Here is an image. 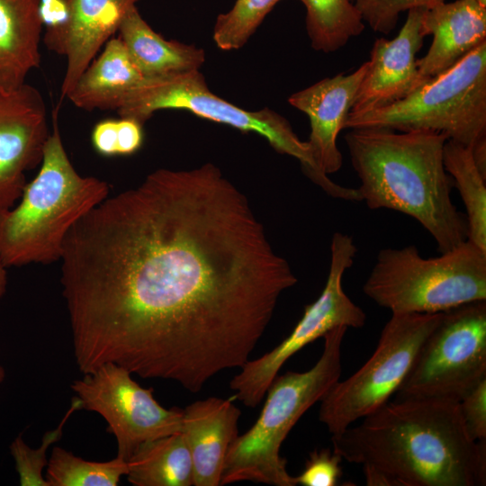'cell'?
Returning a JSON list of instances; mask_svg holds the SVG:
<instances>
[{
    "mask_svg": "<svg viewBox=\"0 0 486 486\" xmlns=\"http://www.w3.org/2000/svg\"><path fill=\"white\" fill-rule=\"evenodd\" d=\"M59 261L80 372L113 363L191 392L249 360L297 283L211 163L158 169L107 196L71 228Z\"/></svg>",
    "mask_w": 486,
    "mask_h": 486,
    "instance_id": "1",
    "label": "cell"
},
{
    "mask_svg": "<svg viewBox=\"0 0 486 486\" xmlns=\"http://www.w3.org/2000/svg\"><path fill=\"white\" fill-rule=\"evenodd\" d=\"M362 419L331 436L348 463L380 470L394 486L485 485L486 440L470 437L459 401L396 399Z\"/></svg>",
    "mask_w": 486,
    "mask_h": 486,
    "instance_id": "2",
    "label": "cell"
},
{
    "mask_svg": "<svg viewBox=\"0 0 486 486\" xmlns=\"http://www.w3.org/2000/svg\"><path fill=\"white\" fill-rule=\"evenodd\" d=\"M448 137L428 130L352 129L345 140L360 180L362 202L412 217L444 253L467 239V222L453 203L443 148Z\"/></svg>",
    "mask_w": 486,
    "mask_h": 486,
    "instance_id": "3",
    "label": "cell"
},
{
    "mask_svg": "<svg viewBox=\"0 0 486 486\" xmlns=\"http://www.w3.org/2000/svg\"><path fill=\"white\" fill-rule=\"evenodd\" d=\"M52 113V131L40 168L14 207L0 209V259L6 267L59 261L71 228L109 194L106 182L82 176L64 148Z\"/></svg>",
    "mask_w": 486,
    "mask_h": 486,
    "instance_id": "4",
    "label": "cell"
},
{
    "mask_svg": "<svg viewBox=\"0 0 486 486\" xmlns=\"http://www.w3.org/2000/svg\"><path fill=\"white\" fill-rule=\"evenodd\" d=\"M347 328L340 326L324 335L317 363L305 372L277 375L255 424L230 445L220 485L249 481L274 486H295L280 454L283 442L302 416L339 380L341 348Z\"/></svg>",
    "mask_w": 486,
    "mask_h": 486,
    "instance_id": "5",
    "label": "cell"
},
{
    "mask_svg": "<svg viewBox=\"0 0 486 486\" xmlns=\"http://www.w3.org/2000/svg\"><path fill=\"white\" fill-rule=\"evenodd\" d=\"M363 291L392 313H438L486 301V252L467 239L435 257L413 245L382 248Z\"/></svg>",
    "mask_w": 486,
    "mask_h": 486,
    "instance_id": "6",
    "label": "cell"
},
{
    "mask_svg": "<svg viewBox=\"0 0 486 486\" xmlns=\"http://www.w3.org/2000/svg\"><path fill=\"white\" fill-rule=\"evenodd\" d=\"M345 128L428 130L472 148L486 139V41L406 97L349 112Z\"/></svg>",
    "mask_w": 486,
    "mask_h": 486,
    "instance_id": "7",
    "label": "cell"
},
{
    "mask_svg": "<svg viewBox=\"0 0 486 486\" xmlns=\"http://www.w3.org/2000/svg\"><path fill=\"white\" fill-rule=\"evenodd\" d=\"M162 109H183L201 118L264 137L280 154L296 158L303 173L320 188L330 182L317 166L307 141L293 131L286 118L274 110L248 111L212 93L200 70L145 77L124 97L117 112L143 124Z\"/></svg>",
    "mask_w": 486,
    "mask_h": 486,
    "instance_id": "8",
    "label": "cell"
},
{
    "mask_svg": "<svg viewBox=\"0 0 486 486\" xmlns=\"http://www.w3.org/2000/svg\"><path fill=\"white\" fill-rule=\"evenodd\" d=\"M438 313H392L371 357L351 376L338 381L320 400V420L331 436L374 412L395 394Z\"/></svg>",
    "mask_w": 486,
    "mask_h": 486,
    "instance_id": "9",
    "label": "cell"
},
{
    "mask_svg": "<svg viewBox=\"0 0 486 486\" xmlns=\"http://www.w3.org/2000/svg\"><path fill=\"white\" fill-rule=\"evenodd\" d=\"M483 379L486 301H476L442 312L395 394L460 401Z\"/></svg>",
    "mask_w": 486,
    "mask_h": 486,
    "instance_id": "10",
    "label": "cell"
},
{
    "mask_svg": "<svg viewBox=\"0 0 486 486\" xmlns=\"http://www.w3.org/2000/svg\"><path fill=\"white\" fill-rule=\"evenodd\" d=\"M356 252L352 237L334 233L329 271L321 293L305 307L303 316L285 339L270 352L246 362L231 379L230 387L238 400L247 407H256L291 356L335 328H359L365 324L364 311L347 296L342 285L343 275L353 266Z\"/></svg>",
    "mask_w": 486,
    "mask_h": 486,
    "instance_id": "11",
    "label": "cell"
},
{
    "mask_svg": "<svg viewBox=\"0 0 486 486\" xmlns=\"http://www.w3.org/2000/svg\"><path fill=\"white\" fill-rule=\"evenodd\" d=\"M83 374L71 389L81 410L106 421L117 442V457L128 461L142 444L181 431L183 410L162 407L153 389L139 385L127 369L106 363Z\"/></svg>",
    "mask_w": 486,
    "mask_h": 486,
    "instance_id": "12",
    "label": "cell"
},
{
    "mask_svg": "<svg viewBox=\"0 0 486 486\" xmlns=\"http://www.w3.org/2000/svg\"><path fill=\"white\" fill-rule=\"evenodd\" d=\"M50 132L40 91L26 83L0 89V209L14 206L25 173L40 164Z\"/></svg>",
    "mask_w": 486,
    "mask_h": 486,
    "instance_id": "13",
    "label": "cell"
},
{
    "mask_svg": "<svg viewBox=\"0 0 486 486\" xmlns=\"http://www.w3.org/2000/svg\"><path fill=\"white\" fill-rule=\"evenodd\" d=\"M425 10L424 7L410 9L394 39L379 38L374 41L367 71L350 112L389 105L428 82L420 76L416 58L423 44L421 22Z\"/></svg>",
    "mask_w": 486,
    "mask_h": 486,
    "instance_id": "14",
    "label": "cell"
},
{
    "mask_svg": "<svg viewBox=\"0 0 486 486\" xmlns=\"http://www.w3.org/2000/svg\"><path fill=\"white\" fill-rule=\"evenodd\" d=\"M139 0H66L68 16L59 27L47 29L45 44L67 58L61 98L67 97L100 48Z\"/></svg>",
    "mask_w": 486,
    "mask_h": 486,
    "instance_id": "15",
    "label": "cell"
},
{
    "mask_svg": "<svg viewBox=\"0 0 486 486\" xmlns=\"http://www.w3.org/2000/svg\"><path fill=\"white\" fill-rule=\"evenodd\" d=\"M367 68L368 61L350 74L326 77L288 98L292 107L308 116L310 133L307 142L317 166L328 176L342 166L338 136L345 129Z\"/></svg>",
    "mask_w": 486,
    "mask_h": 486,
    "instance_id": "16",
    "label": "cell"
},
{
    "mask_svg": "<svg viewBox=\"0 0 486 486\" xmlns=\"http://www.w3.org/2000/svg\"><path fill=\"white\" fill-rule=\"evenodd\" d=\"M421 33L433 36L427 54L417 59L420 76L429 81L486 41V7L474 0H456L426 8Z\"/></svg>",
    "mask_w": 486,
    "mask_h": 486,
    "instance_id": "17",
    "label": "cell"
},
{
    "mask_svg": "<svg viewBox=\"0 0 486 486\" xmlns=\"http://www.w3.org/2000/svg\"><path fill=\"white\" fill-rule=\"evenodd\" d=\"M241 411L231 400L209 397L183 410L181 433L190 451L194 486L220 485L230 445L238 436Z\"/></svg>",
    "mask_w": 486,
    "mask_h": 486,
    "instance_id": "18",
    "label": "cell"
},
{
    "mask_svg": "<svg viewBox=\"0 0 486 486\" xmlns=\"http://www.w3.org/2000/svg\"><path fill=\"white\" fill-rule=\"evenodd\" d=\"M40 0H0V89L25 83L40 63Z\"/></svg>",
    "mask_w": 486,
    "mask_h": 486,
    "instance_id": "19",
    "label": "cell"
},
{
    "mask_svg": "<svg viewBox=\"0 0 486 486\" xmlns=\"http://www.w3.org/2000/svg\"><path fill=\"white\" fill-rule=\"evenodd\" d=\"M144 76L120 38L109 40L102 54L82 73L67 96L80 109H115Z\"/></svg>",
    "mask_w": 486,
    "mask_h": 486,
    "instance_id": "20",
    "label": "cell"
},
{
    "mask_svg": "<svg viewBox=\"0 0 486 486\" xmlns=\"http://www.w3.org/2000/svg\"><path fill=\"white\" fill-rule=\"evenodd\" d=\"M122 40L144 77L200 70L205 61L202 48L177 40H167L142 18L136 5L124 15L120 27Z\"/></svg>",
    "mask_w": 486,
    "mask_h": 486,
    "instance_id": "21",
    "label": "cell"
},
{
    "mask_svg": "<svg viewBox=\"0 0 486 486\" xmlns=\"http://www.w3.org/2000/svg\"><path fill=\"white\" fill-rule=\"evenodd\" d=\"M134 486L194 485L189 448L181 432L142 444L128 460Z\"/></svg>",
    "mask_w": 486,
    "mask_h": 486,
    "instance_id": "22",
    "label": "cell"
},
{
    "mask_svg": "<svg viewBox=\"0 0 486 486\" xmlns=\"http://www.w3.org/2000/svg\"><path fill=\"white\" fill-rule=\"evenodd\" d=\"M443 161L465 207L467 240L486 252V176L475 165L472 148L452 140L444 145Z\"/></svg>",
    "mask_w": 486,
    "mask_h": 486,
    "instance_id": "23",
    "label": "cell"
},
{
    "mask_svg": "<svg viewBox=\"0 0 486 486\" xmlns=\"http://www.w3.org/2000/svg\"><path fill=\"white\" fill-rule=\"evenodd\" d=\"M306 8V30L312 49L334 52L364 30L351 0H300Z\"/></svg>",
    "mask_w": 486,
    "mask_h": 486,
    "instance_id": "24",
    "label": "cell"
},
{
    "mask_svg": "<svg viewBox=\"0 0 486 486\" xmlns=\"http://www.w3.org/2000/svg\"><path fill=\"white\" fill-rule=\"evenodd\" d=\"M129 472L128 461H87L72 452L55 446L47 464L49 486H117Z\"/></svg>",
    "mask_w": 486,
    "mask_h": 486,
    "instance_id": "25",
    "label": "cell"
},
{
    "mask_svg": "<svg viewBox=\"0 0 486 486\" xmlns=\"http://www.w3.org/2000/svg\"><path fill=\"white\" fill-rule=\"evenodd\" d=\"M282 0H236L232 8L218 15L213 40L222 50L242 48L266 16Z\"/></svg>",
    "mask_w": 486,
    "mask_h": 486,
    "instance_id": "26",
    "label": "cell"
},
{
    "mask_svg": "<svg viewBox=\"0 0 486 486\" xmlns=\"http://www.w3.org/2000/svg\"><path fill=\"white\" fill-rule=\"evenodd\" d=\"M81 410V404L76 396L72 399L70 408L63 417L58 426L45 433L40 446L30 447L22 436H16L10 445V453L15 464V469L19 475V482L22 486H49L43 476V470L47 467L49 460L47 452L50 446L59 440L63 428L72 413Z\"/></svg>",
    "mask_w": 486,
    "mask_h": 486,
    "instance_id": "27",
    "label": "cell"
},
{
    "mask_svg": "<svg viewBox=\"0 0 486 486\" xmlns=\"http://www.w3.org/2000/svg\"><path fill=\"white\" fill-rule=\"evenodd\" d=\"M364 22L372 30L389 34L396 26L400 14L416 7L430 8L445 0H351Z\"/></svg>",
    "mask_w": 486,
    "mask_h": 486,
    "instance_id": "28",
    "label": "cell"
},
{
    "mask_svg": "<svg viewBox=\"0 0 486 486\" xmlns=\"http://www.w3.org/2000/svg\"><path fill=\"white\" fill-rule=\"evenodd\" d=\"M339 454L330 448L315 449L309 454L302 472L295 476L302 486H336L342 476Z\"/></svg>",
    "mask_w": 486,
    "mask_h": 486,
    "instance_id": "29",
    "label": "cell"
},
{
    "mask_svg": "<svg viewBox=\"0 0 486 486\" xmlns=\"http://www.w3.org/2000/svg\"><path fill=\"white\" fill-rule=\"evenodd\" d=\"M459 409L470 437L474 441L486 440V379L459 401Z\"/></svg>",
    "mask_w": 486,
    "mask_h": 486,
    "instance_id": "30",
    "label": "cell"
},
{
    "mask_svg": "<svg viewBox=\"0 0 486 486\" xmlns=\"http://www.w3.org/2000/svg\"><path fill=\"white\" fill-rule=\"evenodd\" d=\"M118 156H130L142 146L144 134L142 124L130 118L117 120Z\"/></svg>",
    "mask_w": 486,
    "mask_h": 486,
    "instance_id": "31",
    "label": "cell"
},
{
    "mask_svg": "<svg viewBox=\"0 0 486 486\" xmlns=\"http://www.w3.org/2000/svg\"><path fill=\"white\" fill-rule=\"evenodd\" d=\"M91 141L99 155L118 156L117 120H104L95 124Z\"/></svg>",
    "mask_w": 486,
    "mask_h": 486,
    "instance_id": "32",
    "label": "cell"
},
{
    "mask_svg": "<svg viewBox=\"0 0 486 486\" xmlns=\"http://www.w3.org/2000/svg\"><path fill=\"white\" fill-rule=\"evenodd\" d=\"M40 16L42 24L48 29L61 26L68 16L66 0H40Z\"/></svg>",
    "mask_w": 486,
    "mask_h": 486,
    "instance_id": "33",
    "label": "cell"
},
{
    "mask_svg": "<svg viewBox=\"0 0 486 486\" xmlns=\"http://www.w3.org/2000/svg\"><path fill=\"white\" fill-rule=\"evenodd\" d=\"M6 266L0 259V300L4 297L7 288Z\"/></svg>",
    "mask_w": 486,
    "mask_h": 486,
    "instance_id": "34",
    "label": "cell"
},
{
    "mask_svg": "<svg viewBox=\"0 0 486 486\" xmlns=\"http://www.w3.org/2000/svg\"><path fill=\"white\" fill-rule=\"evenodd\" d=\"M5 379V371L4 368L0 365V383H2Z\"/></svg>",
    "mask_w": 486,
    "mask_h": 486,
    "instance_id": "35",
    "label": "cell"
},
{
    "mask_svg": "<svg viewBox=\"0 0 486 486\" xmlns=\"http://www.w3.org/2000/svg\"><path fill=\"white\" fill-rule=\"evenodd\" d=\"M474 1H476V2H477L478 4H480L481 5L486 7V0H474Z\"/></svg>",
    "mask_w": 486,
    "mask_h": 486,
    "instance_id": "36",
    "label": "cell"
}]
</instances>
